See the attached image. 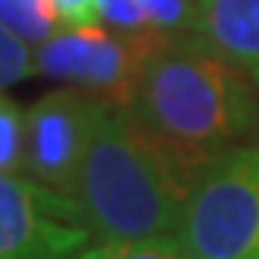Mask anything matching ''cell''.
Wrapping results in <instances>:
<instances>
[{
  "mask_svg": "<svg viewBox=\"0 0 259 259\" xmlns=\"http://www.w3.org/2000/svg\"><path fill=\"white\" fill-rule=\"evenodd\" d=\"M153 38L165 47L175 41L197 38L200 22V0H141Z\"/></svg>",
  "mask_w": 259,
  "mask_h": 259,
  "instance_id": "9c48e42d",
  "label": "cell"
},
{
  "mask_svg": "<svg viewBox=\"0 0 259 259\" xmlns=\"http://www.w3.org/2000/svg\"><path fill=\"white\" fill-rule=\"evenodd\" d=\"M25 165V113L0 94V172L22 175Z\"/></svg>",
  "mask_w": 259,
  "mask_h": 259,
  "instance_id": "7c38bea8",
  "label": "cell"
},
{
  "mask_svg": "<svg viewBox=\"0 0 259 259\" xmlns=\"http://www.w3.org/2000/svg\"><path fill=\"white\" fill-rule=\"evenodd\" d=\"M197 169L156 141L128 106H100L72 200L94 244L175 234Z\"/></svg>",
  "mask_w": 259,
  "mask_h": 259,
  "instance_id": "6da1fadb",
  "label": "cell"
},
{
  "mask_svg": "<svg viewBox=\"0 0 259 259\" xmlns=\"http://www.w3.org/2000/svg\"><path fill=\"white\" fill-rule=\"evenodd\" d=\"M128 109L200 172L215 153L244 144L259 109V84L197 34L144 60Z\"/></svg>",
  "mask_w": 259,
  "mask_h": 259,
  "instance_id": "7a4b0ae2",
  "label": "cell"
},
{
  "mask_svg": "<svg viewBox=\"0 0 259 259\" xmlns=\"http://www.w3.org/2000/svg\"><path fill=\"white\" fill-rule=\"evenodd\" d=\"M91 244L94 234L72 197L0 172V259H78Z\"/></svg>",
  "mask_w": 259,
  "mask_h": 259,
  "instance_id": "277c9868",
  "label": "cell"
},
{
  "mask_svg": "<svg viewBox=\"0 0 259 259\" xmlns=\"http://www.w3.org/2000/svg\"><path fill=\"white\" fill-rule=\"evenodd\" d=\"M175 237L197 259H259V147L234 144L203 165Z\"/></svg>",
  "mask_w": 259,
  "mask_h": 259,
  "instance_id": "3957f363",
  "label": "cell"
},
{
  "mask_svg": "<svg viewBox=\"0 0 259 259\" xmlns=\"http://www.w3.org/2000/svg\"><path fill=\"white\" fill-rule=\"evenodd\" d=\"M147 50L119 38L106 25H75L34 47L38 75L57 78L84 94L128 106L138 88Z\"/></svg>",
  "mask_w": 259,
  "mask_h": 259,
  "instance_id": "5b68a950",
  "label": "cell"
},
{
  "mask_svg": "<svg viewBox=\"0 0 259 259\" xmlns=\"http://www.w3.org/2000/svg\"><path fill=\"white\" fill-rule=\"evenodd\" d=\"M244 144H253V147H259V109H256V119H253V128H250V132H247Z\"/></svg>",
  "mask_w": 259,
  "mask_h": 259,
  "instance_id": "9a60e30c",
  "label": "cell"
},
{
  "mask_svg": "<svg viewBox=\"0 0 259 259\" xmlns=\"http://www.w3.org/2000/svg\"><path fill=\"white\" fill-rule=\"evenodd\" d=\"M53 10L60 13V19L75 28V25H97L100 16H97V0H50Z\"/></svg>",
  "mask_w": 259,
  "mask_h": 259,
  "instance_id": "5bb4252c",
  "label": "cell"
},
{
  "mask_svg": "<svg viewBox=\"0 0 259 259\" xmlns=\"http://www.w3.org/2000/svg\"><path fill=\"white\" fill-rule=\"evenodd\" d=\"M100 106L103 100L69 84L34 100L25 113L22 175L66 197L75 194V181L94 138Z\"/></svg>",
  "mask_w": 259,
  "mask_h": 259,
  "instance_id": "8992f818",
  "label": "cell"
},
{
  "mask_svg": "<svg viewBox=\"0 0 259 259\" xmlns=\"http://www.w3.org/2000/svg\"><path fill=\"white\" fill-rule=\"evenodd\" d=\"M0 25L31 47H41L63 31V19L50 0H0Z\"/></svg>",
  "mask_w": 259,
  "mask_h": 259,
  "instance_id": "ba28073f",
  "label": "cell"
},
{
  "mask_svg": "<svg viewBox=\"0 0 259 259\" xmlns=\"http://www.w3.org/2000/svg\"><path fill=\"white\" fill-rule=\"evenodd\" d=\"M197 34L259 84V0H200Z\"/></svg>",
  "mask_w": 259,
  "mask_h": 259,
  "instance_id": "52a82bcc",
  "label": "cell"
},
{
  "mask_svg": "<svg viewBox=\"0 0 259 259\" xmlns=\"http://www.w3.org/2000/svg\"><path fill=\"white\" fill-rule=\"evenodd\" d=\"M97 16H100V25H106L109 31H116L119 38L132 41L135 47H141L147 53L162 47L153 38L150 25H147L141 0H97Z\"/></svg>",
  "mask_w": 259,
  "mask_h": 259,
  "instance_id": "8fae6325",
  "label": "cell"
},
{
  "mask_svg": "<svg viewBox=\"0 0 259 259\" xmlns=\"http://www.w3.org/2000/svg\"><path fill=\"white\" fill-rule=\"evenodd\" d=\"M78 259H197L172 234L141 237V240H103L91 244Z\"/></svg>",
  "mask_w": 259,
  "mask_h": 259,
  "instance_id": "30bf717a",
  "label": "cell"
},
{
  "mask_svg": "<svg viewBox=\"0 0 259 259\" xmlns=\"http://www.w3.org/2000/svg\"><path fill=\"white\" fill-rule=\"evenodd\" d=\"M34 72H38L34 47L28 41H22L19 34H13L10 28L0 25V91L25 81Z\"/></svg>",
  "mask_w": 259,
  "mask_h": 259,
  "instance_id": "4fadbf2b",
  "label": "cell"
}]
</instances>
